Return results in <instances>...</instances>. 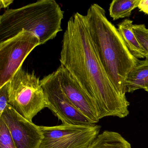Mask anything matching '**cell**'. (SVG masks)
Here are the masks:
<instances>
[{"label":"cell","instance_id":"cell-1","mask_svg":"<svg viewBox=\"0 0 148 148\" xmlns=\"http://www.w3.org/2000/svg\"><path fill=\"white\" fill-rule=\"evenodd\" d=\"M60 61L94 99L100 119L128 116L130 102L116 90L103 67L91 39L86 15L77 12L68 20Z\"/></svg>","mask_w":148,"mask_h":148},{"label":"cell","instance_id":"cell-2","mask_svg":"<svg viewBox=\"0 0 148 148\" xmlns=\"http://www.w3.org/2000/svg\"><path fill=\"white\" fill-rule=\"evenodd\" d=\"M86 17L91 39L99 58L116 90L125 96V82L139 60L129 51L117 28L108 20L104 8L91 5Z\"/></svg>","mask_w":148,"mask_h":148},{"label":"cell","instance_id":"cell-3","mask_svg":"<svg viewBox=\"0 0 148 148\" xmlns=\"http://www.w3.org/2000/svg\"><path fill=\"white\" fill-rule=\"evenodd\" d=\"M64 12L54 0H39L16 9H8L0 16V42L23 30L34 34L40 45L62 31Z\"/></svg>","mask_w":148,"mask_h":148},{"label":"cell","instance_id":"cell-4","mask_svg":"<svg viewBox=\"0 0 148 148\" xmlns=\"http://www.w3.org/2000/svg\"><path fill=\"white\" fill-rule=\"evenodd\" d=\"M9 104L27 120L33 119L47 107L46 100L39 77L22 67L9 81Z\"/></svg>","mask_w":148,"mask_h":148},{"label":"cell","instance_id":"cell-5","mask_svg":"<svg viewBox=\"0 0 148 148\" xmlns=\"http://www.w3.org/2000/svg\"><path fill=\"white\" fill-rule=\"evenodd\" d=\"M43 139L39 148H89L100 132L101 126L62 124L40 126Z\"/></svg>","mask_w":148,"mask_h":148},{"label":"cell","instance_id":"cell-6","mask_svg":"<svg viewBox=\"0 0 148 148\" xmlns=\"http://www.w3.org/2000/svg\"><path fill=\"white\" fill-rule=\"evenodd\" d=\"M40 45L38 38L24 30L0 42V87L11 80L29 53Z\"/></svg>","mask_w":148,"mask_h":148},{"label":"cell","instance_id":"cell-7","mask_svg":"<svg viewBox=\"0 0 148 148\" xmlns=\"http://www.w3.org/2000/svg\"><path fill=\"white\" fill-rule=\"evenodd\" d=\"M50 109L64 124L86 125L94 124L70 101L60 86L57 71L40 80Z\"/></svg>","mask_w":148,"mask_h":148},{"label":"cell","instance_id":"cell-8","mask_svg":"<svg viewBox=\"0 0 148 148\" xmlns=\"http://www.w3.org/2000/svg\"><path fill=\"white\" fill-rule=\"evenodd\" d=\"M0 119L9 128L17 148H39L44 137L40 126L22 116L9 104Z\"/></svg>","mask_w":148,"mask_h":148},{"label":"cell","instance_id":"cell-9","mask_svg":"<svg viewBox=\"0 0 148 148\" xmlns=\"http://www.w3.org/2000/svg\"><path fill=\"white\" fill-rule=\"evenodd\" d=\"M56 71L60 86L70 101L92 123H98L100 117L94 99L64 66L60 65Z\"/></svg>","mask_w":148,"mask_h":148},{"label":"cell","instance_id":"cell-10","mask_svg":"<svg viewBox=\"0 0 148 148\" xmlns=\"http://www.w3.org/2000/svg\"><path fill=\"white\" fill-rule=\"evenodd\" d=\"M144 89L148 92V61L139 60L130 72L125 82L126 92Z\"/></svg>","mask_w":148,"mask_h":148},{"label":"cell","instance_id":"cell-11","mask_svg":"<svg viewBox=\"0 0 148 148\" xmlns=\"http://www.w3.org/2000/svg\"><path fill=\"white\" fill-rule=\"evenodd\" d=\"M133 25L132 21L126 19L118 25L117 30L132 54L137 59L144 58L146 53L135 35Z\"/></svg>","mask_w":148,"mask_h":148},{"label":"cell","instance_id":"cell-12","mask_svg":"<svg viewBox=\"0 0 148 148\" xmlns=\"http://www.w3.org/2000/svg\"><path fill=\"white\" fill-rule=\"evenodd\" d=\"M89 148H132V146L118 132L105 130L99 134Z\"/></svg>","mask_w":148,"mask_h":148},{"label":"cell","instance_id":"cell-13","mask_svg":"<svg viewBox=\"0 0 148 148\" xmlns=\"http://www.w3.org/2000/svg\"><path fill=\"white\" fill-rule=\"evenodd\" d=\"M140 0H113L110 4V15L113 21L129 17Z\"/></svg>","mask_w":148,"mask_h":148},{"label":"cell","instance_id":"cell-14","mask_svg":"<svg viewBox=\"0 0 148 148\" xmlns=\"http://www.w3.org/2000/svg\"><path fill=\"white\" fill-rule=\"evenodd\" d=\"M0 148H17L9 128L0 119Z\"/></svg>","mask_w":148,"mask_h":148},{"label":"cell","instance_id":"cell-15","mask_svg":"<svg viewBox=\"0 0 148 148\" xmlns=\"http://www.w3.org/2000/svg\"><path fill=\"white\" fill-rule=\"evenodd\" d=\"M133 31L140 45L146 53L145 59L148 61V30L143 24L134 25Z\"/></svg>","mask_w":148,"mask_h":148},{"label":"cell","instance_id":"cell-16","mask_svg":"<svg viewBox=\"0 0 148 148\" xmlns=\"http://www.w3.org/2000/svg\"><path fill=\"white\" fill-rule=\"evenodd\" d=\"M9 81L0 87V115L9 104Z\"/></svg>","mask_w":148,"mask_h":148},{"label":"cell","instance_id":"cell-17","mask_svg":"<svg viewBox=\"0 0 148 148\" xmlns=\"http://www.w3.org/2000/svg\"><path fill=\"white\" fill-rule=\"evenodd\" d=\"M138 8L140 12L148 14V0H140Z\"/></svg>","mask_w":148,"mask_h":148},{"label":"cell","instance_id":"cell-18","mask_svg":"<svg viewBox=\"0 0 148 148\" xmlns=\"http://www.w3.org/2000/svg\"><path fill=\"white\" fill-rule=\"evenodd\" d=\"M13 0H1L0 8H6L9 7L13 3Z\"/></svg>","mask_w":148,"mask_h":148},{"label":"cell","instance_id":"cell-19","mask_svg":"<svg viewBox=\"0 0 148 148\" xmlns=\"http://www.w3.org/2000/svg\"></svg>","mask_w":148,"mask_h":148}]
</instances>
